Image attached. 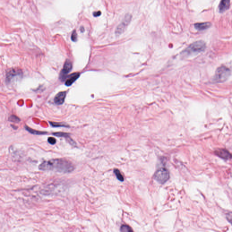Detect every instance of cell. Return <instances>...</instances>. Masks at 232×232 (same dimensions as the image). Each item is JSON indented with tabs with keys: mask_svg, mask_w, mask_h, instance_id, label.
I'll return each mask as SVG.
<instances>
[{
	"mask_svg": "<svg viewBox=\"0 0 232 232\" xmlns=\"http://www.w3.org/2000/svg\"><path fill=\"white\" fill-rule=\"evenodd\" d=\"M71 38L73 42H76L77 41V34L75 30L72 32Z\"/></svg>",
	"mask_w": 232,
	"mask_h": 232,
	"instance_id": "d6986e66",
	"label": "cell"
},
{
	"mask_svg": "<svg viewBox=\"0 0 232 232\" xmlns=\"http://www.w3.org/2000/svg\"><path fill=\"white\" fill-rule=\"evenodd\" d=\"M80 76V74L79 73H75L71 74L68 77L65 82V84L67 86H70Z\"/></svg>",
	"mask_w": 232,
	"mask_h": 232,
	"instance_id": "8fae6325",
	"label": "cell"
},
{
	"mask_svg": "<svg viewBox=\"0 0 232 232\" xmlns=\"http://www.w3.org/2000/svg\"><path fill=\"white\" fill-rule=\"evenodd\" d=\"M120 230L122 232H133V230L131 228L127 225H123L121 227Z\"/></svg>",
	"mask_w": 232,
	"mask_h": 232,
	"instance_id": "2e32d148",
	"label": "cell"
},
{
	"mask_svg": "<svg viewBox=\"0 0 232 232\" xmlns=\"http://www.w3.org/2000/svg\"><path fill=\"white\" fill-rule=\"evenodd\" d=\"M101 14V11H96V12H94V13H93V16H95V17H98V16H100Z\"/></svg>",
	"mask_w": 232,
	"mask_h": 232,
	"instance_id": "603a6c76",
	"label": "cell"
},
{
	"mask_svg": "<svg viewBox=\"0 0 232 232\" xmlns=\"http://www.w3.org/2000/svg\"><path fill=\"white\" fill-rule=\"evenodd\" d=\"M206 44L202 41H197L191 44L183 52L184 56H190L198 54L205 50Z\"/></svg>",
	"mask_w": 232,
	"mask_h": 232,
	"instance_id": "7a4b0ae2",
	"label": "cell"
},
{
	"mask_svg": "<svg viewBox=\"0 0 232 232\" xmlns=\"http://www.w3.org/2000/svg\"><path fill=\"white\" fill-rule=\"evenodd\" d=\"M43 171H54L59 173H68L73 171L74 166L70 161L64 159H52L45 161L39 166Z\"/></svg>",
	"mask_w": 232,
	"mask_h": 232,
	"instance_id": "6da1fadb",
	"label": "cell"
},
{
	"mask_svg": "<svg viewBox=\"0 0 232 232\" xmlns=\"http://www.w3.org/2000/svg\"><path fill=\"white\" fill-rule=\"evenodd\" d=\"M168 170L164 168L159 169L154 175V179L160 184H164L169 178Z\"/></svg>",
	"mask_w": 232,
	"mask_h": 232,
	"instance_id": "277c9868",
	"label": "cell"
},
{
	"mask_svg": "<svg viewBox=\"0 0 232 232\" xmlns=\"http://www.w3.org/2000/svg\"><path fill=\"white\" fill-rule=\"evenodd\" d=\"M25 129L28 132H29L30 133L32 134L36 135H44L47 133L46 132H41V131L34 130V129L30 128V127L27 126H25Z\"/></svg>",
	"mask_w": 232,
	"mask_h": 232,
	"instance_id": "4fadbf2b",
	"label": "cell"
},
{
	"mask_svg": "<svg viewBox=\"0 0 232 232\" xmlns=\"http://www.w3.org/2000/svg\"><path fill=\"white\" fill-rule=\"evenodd\" d=\"M21 74L22 72L21 71L11 70L7 73L6 81L8 83H11L12 80L17 78V77L21 76Z\"/></svg>",
	"mask_w": 232,
	"mask_h": 232,
	"instance_id": "52a82bcc",
	"label": "cell"
},
{
	"mask_svg": "<svg viewBox=\"0 0 232 232\" xmlns=\"http://www.w3.org/2000/svg\"><path fill=\"white\" fill-rule=\"evenodd\" d=\"M48 142L51 145H54L56 142V140L54 137H50L48 138Z\"/></svg>",
	"mask_w": 232,
	"mask_h": 232,
	"instance_id": "44dd1931",
	"label": "cell"
},
{
	"mask_svg": "<svg viewBox=\"0 0 232 232\" xmlns=\"http://www.w3.org/2000/svg\"><path fill=\"white\" fill-rule=\"evenodd\" d=\"M215 153L219 157L223 159L228 160L231 159L232 155L231 153L226 149H220L215 151Z\"/></svg>",
	"mask_w": 232,
	"mask_h": 232,
	"instance_id": "ba28073f",
	"label": "cell"
},
{
	"mask_svg": "<svg viewBox=\"0 0 232 232\" xmlns=\"http://www.w3.org/2000/svg\"><path fill=\"white\" fill-rule=\"evenodd\" d=\"M72 69V64L69 59H67L64 64L63 69L61 70L59 75V79L63 81L66 79L68 73L71 71Z\"/></svg>",
	"mask_w": 232,
	"mask_h": 232,
	"instance_id": "8992f818",
	"label": "cell"
},
{
	"mask_svg": "<svg viewBox=\"0 0 232 232\" xmlns=\"http://www.w3.org/2000/svg\"><path fill=\"white\" fill-rule=\"evenodd\" d=\"M211 23L210 22L197 23L194 25L195 28L199 31L205 30L211 27Z\"/></svg>",
	"mask_w": 232,
	"mask_h": 232,
	"instance_id": "7c38bea8",
	"label": "cell"
},
{
	"mask_svg": "<svg viewBox=\"0 0 232 232\" xmlns=\"http://www.w3.org/2000/svg\"><path fill=\"white\" fill-rule=\"evenodd\" d=\"M226 217V219H227L228 221L232 225V212H229L227 213Z\"/></svg>",
	"mask_w": 232,
	"mask_h": 232,
	"instance_id": "ffe728a7",
	"label": "cell"
},
{
	"mask_svg": "<svg viewBox=\"0 0 232 232\" xmlns=\"http://www.w3.org/2000/svg\"><path fill=\"white\" fill-rule=\"evenodd\" d=\"M50 124L53 127H69L68 125H65L62 123H58L55 122H50Z\"/></svg>",
	"mask_w": 232,
	"mask_h": 232,
	"instance_id": "9a60e30c",
	"label": "cell"
},
{
	"mask_svg": "<svg viewBox=\"0 0 232 232\" xmlns=\"http://www.w3.org/2000/svg\"><path fill=\"white\" fill-rule=\"evenodd\" d=\"M66 94L65 92H61L58 93L54 99V102L55 104L57 105H62L64 102Z\"/></svg>",
	"mask_w": 232,
	"mask_h": 232,
	"instance_id": "9c48e42d",
	"label": "cell"
},
{
	"mask_svg": "<svg viewBox=\"0 0 232 232\" xmlns=\"http://www.w3.org/2000/svg\"><path fill=\"white\" fill-rule=\"evenodd\" d=\"M230 73L231 71L229 68L222 65L216 70L213 77V81L218 83L225 82L228 79Z\"/></svg>",
	"mask_w": 232,
	"mask_h": 232,
	"instance_id": "3957f363",
	"label": "cell"
},
{
	"mask_svg": "<svg viewBox=\"0 0 232 232\" xmlns=\"http://www.w3.org/2000/svg\"><path fill=\"white\" fill-rule=\"evenodd\" d=\"M114 172L116 176L117 177V178L121 182H123L124 180V178H123V176L122 175L121 173L120 172L119 170L118 169H115L114 170Z\"/></svg>",
	"mask_w": 232,
	"mask_h": 232,
	"instance_id": "5bb4252c",
	"label": "cell"
},
{
	"mask_svg": "<svg viewBox=\"0 0 232 232\" xmlns=\"http://www.w3.org/2000/svg\"><path fill=\"white\" fill-rule=\"evenodd\" d=\"M53 134L58 137H64L65 138L69 136V134L64 133H54Z\"/></svg>",
	"mask_w": 232,
	"mask_h": 232,
	"instance_id": "ac0fdd59",
	"label": "cell"
},
{
	"mask_svg": "<svg viewBox=\"0 0 232 232\" xmlns=\"http://www.w3.org/2000/svg\"><path fill=\"white\" fill-rule=\"evenodd\" d=\"M132 16L131 15H126L124 18H123L122 22L118 25L117 28L115 30V34L117 36H119L122 34L126 29L128 25L130 23L131 20H132Z\"/></svg>",
	"mask_w": 232,
	"mask_h": 232,
	"instance_id": "5b68a950",
	"label": "cell"
},
{
	"mask_svg": "<svg viewBox=\"0 0 232 232\" xmlns=\"http://www.w3.org/2000/svg\"><path fill=\"white\" fill-rule=\"evenodd\" d=\"M230 5V0H221L219 5V10L220 13H223L228 9Z\"/></svg>",
	"mask_w": 232,
	"mask_h": 232,
	"instance_id": "30bf717a",
	"label": "cell"
},
{
	"mask_svg": "<svg viewBox=\"0 0 232 232\" xmlns=\"http://www.w3.org/2000/svg\"><path fill=\"white\" fill-rule=\"evenodd\" d=\"M66 140H67V141H68V142H69L71 145H72V146H76V143L74 142V141H73V139H72L70 136H68V137H66Z\"/></svg>",
	"mask_w": 232,
	"mask_h": 232,
	"instance_id": "7402d4cb",
	"label": "cell"
},
{
	"mask_svg": "<svg viewBox=\"0 0 232 232\" xmlns=\"http://www.w3.org/2000/svg\"><path fill=\"white\" fill-rule=\"evenodd\" d=\"M9 120L10 122H11L17 123V122H20L21 120L18 117H16V116L11 115V116L10 117Z\"/></svg>",
	"mask_w": 232,
	"mask_h": 232,
	"instance_id": "e0dca14e",
	"label": "cell"
}]
</instances>
